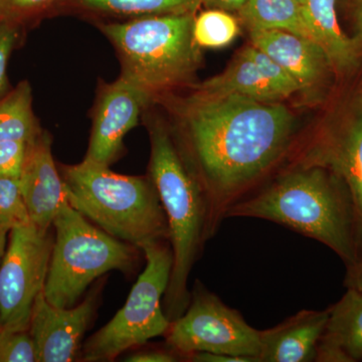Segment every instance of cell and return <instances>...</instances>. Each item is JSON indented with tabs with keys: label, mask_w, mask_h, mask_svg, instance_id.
<instances>
[{
	"label": "cell",
	"mask_w": 362,
	"mask_h": 362,
	"mask_svg": "<svg viewBox=\"0 0 362 362\" xmlns=\"http://www.w3.org/2000/svg\"><path fill=\"white\" fill-rule=\"evenodd\" d=\"M181 107L180 141L175 142L201 189L211 240L233 206L294 158L296 120L281 102L235 94L195 90Z\"/></svg>",
	"instance_id": "1"
},
{
	"label": "cell",
	"mask_w": 362,
	"mask_h": 362,
	"mask_svg": "<svg viewBox=\"0 0 362 362\" xmlns=\"http://www.w3.org/2000/svg\"><path fill=\"white\" fill-rule=\"evenodd\" d=\"M259 218L318 240L346 270L362 259L361 226L349 188L331 169L292 161L258 190L238 202L226 218Z\"/></svg>",
	"instance_id": "2"
},
{
	"label": "cell",
	"mask_w": 362,
	"mask_h": 362,
	"mask_svg": "<svg viewBox=\"0 0 362 362\" xmlns=\"http://www.w3.org/2000/svg\"><path fill=\"white\" fill-rule=\"evenodd\" d=\"M148 131L149 176L165 211L173 252L170 281L163 298V310L173 321L187 310L190 273L209 240L207 211L201 189L168 128L153 121Z\"/></svg>",
	"instance_id": "3"
},
{
	"label": "cell",
	"mask_w": 362,
	"mask_h": 362,
	"mask_svg": "<svg viewBox=\"0 0 362 362\" xmlns=\"http://www.w3.org/2000/svg\"><path fill=\"white\" fill-rule=\"evenodd\" d=\"M69 204L116 239L142 249L169 240L160 197L149 175L129 176L83 160L61 166Z\"/></svg>",
	"instance_id": "4"
},
{
	"label": "cell",
	"mask_w": 362,
	"mask_h": 362,
	"mask_svg": "<svg viewBox=\"0 0 362 362\" xmlns=\"http://www.w3.org/2000/svg\"><path fill=\"white\" fill-rule=\"evenodd\" d=\"M194 11L142 16L102 26L118 52L121 75L150 93L187 82L201 66Z\"/></svg>",
	"instance_id": "5"
},
{
	"label": "cell",
	"mask_w": 362,
	"mask_h": 362,
	"mask_svg": "<svg viewBox=\"0 0 362 362\" xmlns=\"http://www.w3.org/2000/svg\"><path fill=\"white\" fill-rule=\"evenodd\" d=\"M54 247L44 287L45 299L59 308L78 303L95 280L111 271L130 276L142 250L112 237L66 202L52 221Z\"/></svg>",
	"instance_id": "6"
},
{
	"label": "cell",
	"mask_w": 362,
	"mask_h": 362,
	"mask_svg": "<svg viewBox=\"0 0 362 362\" xmlns=\"http://www.w3.org/2000/svg\"><path fill=\"white\" fill-rule=\"evenodd\" d=\"M141 250L146 261L144 271L122 308L83 345L81 361H113L127 350L168 332L171 321L163 310L162 298L170 281L173 249L169 240H159Z\"/></svg>",
	"instance_id": "7"
},
{
	"label": "cell",
	"mask_w": 362,
	"mask_h": 362,
	"mask_svg": "<svg viewBox=\"0 0 362 362\" xmlns=\"http://www.w3.org/2000/svg\"><path fill=\"white\" fill-rule=\"evenodd\" d=\"M165 344L185 358L194 352L247 357L259 362L261 330L252 327L239 311L223 303L199 280L190 291L185 313L171 321Z\"/></svg>",
	"instance_id": "8"
},
{
	"label": "cell",
	"mask_w": 362,
	"mask_h": 362,
	"mask_svg": "<svg viewBox=\"0 0 362 362\" xmlns=\"http://www.w3.org/2000/svg\"><path fill=\"white\" fill-rule=\"evenodd\" d=\"M33 223L9 232L0 266V323L7 329L30 327L33 304L44 291L54 247V232Z\"/></svg>",
	"instance_id": "9"
},
{
	"label": "cell",
	"mask_w": 362,
	"mask_h": 362,
	"mask_svg": "<svg viewBox=\"0 0 362 362\" xmlns=\"http://www.w3.org/2000/svg\"><path fill=\"white\" fill-rule=\"evenodd\" d=\"M299 149L293 161L325 166L349 188L362 240V93L344 116L328 124Z\"/></svg>",
	"instance_id": "10"
},
{
	"label": "cell",
	"mask_w": 362,
	"mask_h": 362,
	"mask_svg": "<svg viewBox=\"0 0 362 362\" xmlns=\"http://www.w3.org/2000/svg\"><path fill=\"white\" fill-rule=\"evenodd\" d=\"M103 281L70 308H59L40 293L33 304L28 332L35 342L37 362H71L80 357L86 331L96 316Z\"/></svg>",
	"instance_id": "11"
},
{
	"label": "cell",
	"mask_w": 362,
	"mask_h": 362,
	"mask_svg": "<svg viewBox=\"0 0 362 362\" xmlns=\"http://www.w3.org/2000/svg\"><path fill=\"white\" fill-rule=\"evenodd\" d=\"M152 99L150 93L122 75L104 85L98 97L85 160L108 168L118 160L124 138L137 126Z\"/></svg>",
	"instance_id": "12"
},
{
	"label": "cell",
	"mask_w": 362,
	"mask_h": 362,
	"mask_svg": "<svg viewBox=\"0 0 362 362\" xmlns=\"http://www.w3.org/2000/svg\"><path fill=\"white\" fill-rule=\"evenodd\" d=\"M195 90L278 103L300 92L301 88L282 66L251 44L238 52L225 71L197 86Z\"/></svg>",
	"instance_id": "13"
},
{
	"label": "cell",
	"mask_w": 362,
	"mask_h": 362,
	"mask_svg": "<svg viewBox=\"0 0 362 362\" xmlns=\"http://www.w3.org/2000/svg\"><path fill=\"white\" fill-rule=\"evenodd\" d=\"M21 194L30 221L42 230H51L59 207L66 201L65 183L52 152V137L42 130L28 143L20 176Z\"/></svg>",
	"instance_id": "14"
},
{
	"label": "cell",
	"mask_w": 362,
	"mask_h": 362,
	"mask_svg": "<svg viewBox=\"0 0 362 362\" xmlns=\"http://www.w3.org/2000/svg\"><path fill=\"white\" fill-rule=\"evenodd\" d=\"M251 44L268 54L301 88L315 90L322 87L333 71L320 45L292 33L276 30H249Z\"/></svg>",
	"instance_id": "15"
},
{
	"label": "cell",
	"mask_w": 362,
	"mask_h": 362,
	"mask_svg": "<svg viewBox=\"0 0 362 362\" xmlns=\"http://www.w3.org/2000/svg\"><path fill=\"white\" fill-rule=\"evenodd\" d=\"M329 310H301L270 329L261 330L259 362H313Z\"/></svg>",
	"instance_id": "16"
},
{
	"label": "cell",
	"mask_w": 362,
	"mask_h": 362,
	"mask_svg": "<svg viewBox=\"0 0 362 362\" xmlns=\"http://www.w3.org/2000/svg\"><path fill=\"white\" fill-rule=\"evenodd\" d=\"M304 9L317 45L325 52L333 71L349 73L356 69L361 49L340 28L335 0H306Z\"/></svg>",
	"instance_id": "17"
},
{
	"label": "cell",
	"mask_w": 362,
	"mask_h": 362,
	"mask_svg": "<svg viewBox=\"0 0 362 362\" xmlns=\"http://www.w3.org/2000/svg\"><path fill=\"white\" fill-rule=\"evenodd\" d=\"M328 310L327 324L318 343L340 350L349 362L362 361V293L347 288Z\"/></svg>",
	"instance_id": "18"
},
{
	"label": "cell",
	"mask_w": 362,
	"mask_h": 362,
	"mask_svg": "<svg viewBox=\"0 0 362 362\" xmlns=\"http://www.w3.org/2000/svg\"><path fill=\"white\" fill-rule=\"evenodd\" d=\"M239 13L249 30H284L316 42L304 6L296 0H247Z\"/></svg>",
	"instance_id": "19"
},
{
	"label": "cell",
	"mask_w": 362,
	"mask_h": 362,
	"mask_svg": "<svg viewBox=\"0 0 362 362\" xmlns=\"http://www.w3.org/2000/svg\"><path fill=\"white\" fill-rule=\"evenodd\" d=\"M42 129L33 113V90L23 81L0 100V141L13 140L30 143Z\"/></svg>",
	"instance_id": "20"
},
{
	"label": "cell",
	"mask_w": 362,
	"mask_h": 362,
	"mask_svg": "<svg viewBox=\"0 0 362 362\" xmlns=\"http://www.w3.org/2000/svg\"><path fill=\"white\" fill-rule=\"evenodd\" d=\"M81 6L92 11L142 16L194 11L201 0H77Z\"/></svg>",
	"instance_id": "21"
},
{
	"label": "cell",
	"mask_w": 362,
	"mask_h": 362,
	"mask_svg": "<svg viewBox=\"0 0 362 362\" xmlns=\"http://www.w3.org/2000/svg\"><path fill=\"white\" fill-rule=\"evenodd\" d=\"M240 32L239 23L228 11L209 8L194 18V35L201 47H226Z\"/></svg>",
	"instance_id": "22"
},
{
	"label": "cell",
	"mask_w": 362,
	"mask_h": 362,
	"mask_svg": "<svg viewBox=\"0 0 362 362\" xmlns=\"http://www.w3.org/2000/svg\"><path fill=\"white\" fill-rule=\"evenodd\" d=\"M30 223L20 178H0V228L9 233L16 226Z\"/></svg>",
	"instance_id": "23"
},
{
	"label": "cell",
	"mask_w": 362,
	"mask_h": 362,
	"mask_svg": "<svg viewBox=\"0 0 362 362\" xmlns=\"http://www.w3.org/2000/svg\"><path fill=\"white\" fill-rule=\"evenodd\" d=\"M65 0H0V21L23 28Z\"/></svg>",
	"instance_id": "24"
},
{
	"label": "cell",
	"mask_w": 362,
	"mask_h": 362,
	"mask_svg": "<svg viewBox=\"0 0 362 362\" xmlns=\"http://www.w3.org/2000/svg\"><path fill=\"white\" fill-rule=\"evenodd\" d=\"M0 362H37V349L28 330L0 328Z\"/></svg>",
	"instance_id": "25"
},
{
	"label": "cell",
	"mask_w": 362,
	"mask_h": 362,
	"mask_svg": "<svg viewBox=\"0 0 362 362\" xmlns=\"http://www.w3.org/2000/svg\"><path fill=\"white\" fill-rule=\"evenodd\" d=\"M21 30L20 25L0 21V100L11 90L7 66L20 40Z\"/></svg>",
	"instance_id": "26"
},
{
	"label": "cell",
	"mask_w": 362,
	"mask_h": 362,
	"mask_svg": "<svg viewBox=\"0 0 362 362\" xmlns=\"http://www.w3.org/2000/svg\"><path fill=\"white\" fill-rule=\"evenodd\" d=\"M28 144L13 140L0 141V178H20Z\"/></svg>",
	"instance_id": "27"
},
{
	"label": "cell",
	"mask_w": 362,
	"mask_h": 362,
	"mask_svg": "<svg viewBox=\"0 0 362 362\" xmlns=\"http://www.w3.org/2000/svg\"><path fill=\"white\" fill-rule=\"evenodd\" d=\"M183 358L178 352L171 349L165 344V347H150L133 352L124 361L128 362H175Z\"/></svg>",
	"instance_id": "28"
},
{
	"label": "cell",
	"mask_w": 362,
	"mask_h": 362,
	"mask_svg": "<svg viewBox=\"0 0 362 362\" xmlns=\"http://www.w3.org/2000/svg\"><path fill=\"white\" fill-rule=\"evenodd\" d=\"M185 361L194 362H254L247 357L213 354V352H194V354H188L185 357Z\"/></svg>",
	"instance_id": "29"
},
{
	"label": "cell",
	"mask_w": 362,
	"mask_h": 362,
	"mask_svg": "<svg viewBox=\"0 0 362 362\" xmlns=\"http://www.w3.org/2000/svg\"><path fill=\"white\" fill-rule=\"evenodd\" d=\"M201 2L213 9L225 11H239L246 4L247 0H201Z\"/></svg>",
	"instance_id": "30"
},
{
	"label": "cell",
	"mask_w": 362,
	"mask_h": 362,
	"mask_svg": "<svg viewBox=\"0 0 362 362\" xmlns=\"http://www.w3.org/2000/svg\"><path fill=\"white\" fill-rule=\"evenodd\" d=\"M344 284L346 288H352L362 293V263L346 270Z\"/></svg>",
	"instance_id": "31"
},
{
	"label": "cell",
	"mask_w": 362,
	"mask_h": 362,
	"mask_svg": "<svg viewBox=\"0 0 362 362\" xmlns=\"http://www.w3.org/2000/svg\"><path fill=\"white\" fill-rule=\"evenodd\" d=\"M356 25V35L354 40H356L359 49H362V0H357Z\"/></svg>",
	"instance_id": "32"
},
{
	"label": "cell",
	"mask_w": 362,
	"mask_h": 362,
	"mask_svg": "<svg viewBox=\"0 0 362 362\" xmlns=\"http://www.w3.org/2000/svg\"><path fill=\"white\" fill-rule=\"evenodd\" d=\"M7 232L0 228V266H1L2 259H4V254L7 247ZM0 328H1V323H0Z\"/></svg>",
	"instance_id": "33"
},
{
	"label": "cell",
	"mask_w": 362,
	"mask_h": 362,
	"mask_svg": "<svg viewBox=\"0 0 362 362\" xmlns=\"http://www.w3.org/2000/svg\"><path fill=\"white\" fill-rule=\"evenodd\" d=\"M296 1L299 2V4H305V2H306V0H296Z\"/></svg>",
	"instance_id": "34"
}]
</instances>
